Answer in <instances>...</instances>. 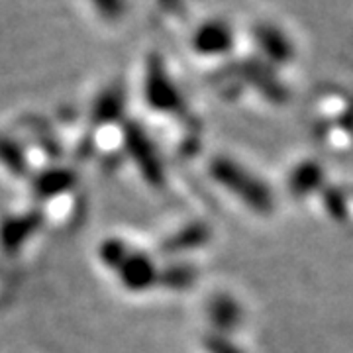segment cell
<instances>
[{
    "instance_id": "6da1fadb",
    "label": "cell",
    "mask_w": 353,
    "mask_h": 353,
    "mask_svg": "<svg viewBox=\"0 0 353 353\" xmlns=\"http://www.w3.org/2000/svg\"><path fill=\"white\" fill-rule=\"evenodd\" d=\"M220 176L232 190H236L243 201L259 212H269L273 208V196L261 181H257L250 173L241 171L234 163H224L220 169Z\"/></svg>"
},
{
    "instance_id": "7a4b0ae2",
    "label": "cell",
    "mask_w": 353,
    "mask_h": 353,
    "mask_svg": "<svg viewBox=\"0 0 353 353\" xmlns=\"http://www.w3.org/2000/svg\"><path fill=\"white\" fill-rule=\"evenodd\" d=\"M322 169L316 163H303L290 176L289 189H292L294 194H304V192H310L314 190L320 181H322Z\"/></svg>"
}]
</instances>
